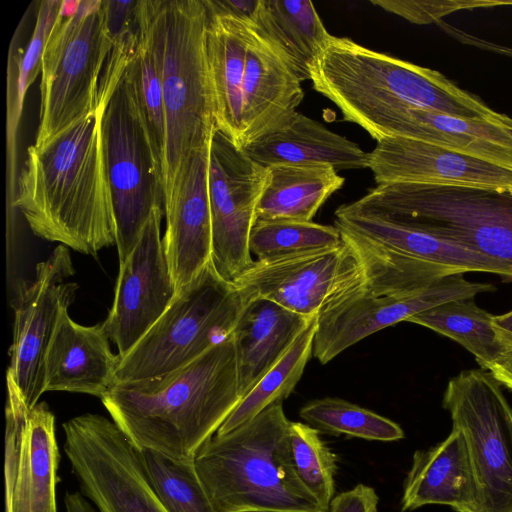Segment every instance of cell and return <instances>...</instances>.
Wrapping results in <instances>:
<instances>
[{"mask_svg":"<svg viewBox=\"0 0 512 512\" xmlns=\"http://www.w3.org/2000/svg\"><path fill=\"white\" fill-rule=\"evenodd\" d=\"M334 225L346 254L316 316L312 356L323 365L384 328L445 302L496 289Z\"/></svg>","mask_w":512,"mask_h":512,"instance_id":"obj_1","label":"cell"},{"mask_svg":"<svg viewBox=\"0 0 512 512\" xmlns=\"http://www.w3.org/2000/svg\"><path fill=\"white\" fill-rule=\"evenodd\" d=\"M101 116L102 108L29 146L11 201L36 236L93 257L116 245Z\"/></svg>","mask_w":512,"mask_h":512,"instance_id":"obj_2","label":"cell"},{"mask_svg":"<svg viewBox=\"0 0 512 512\" xmlns=\"http://www.w3.org/2000/svg\"><path fill=\"white\" fill-rule=\"evenodd\" d=\"M241 399L231 336L172 372L114 384L101 402L140 450L194 459Z\"/></svg>","mask_w":512,"mask_h":512,"instance_id":"obj_3","label":"cell"},{"mask_svg":"<svg viewBox=\"0 0 512 512\" xmlns=\"http://www.w3.org/2000/svg\"><path fill=\"white\" fill-rule=\"evenodd\" d=\"M138 15L162 85L166 201L188 158L209 143L216 129L206 56L207 9L204 0H139Z\"/></svg>","mask_w":512,"mask_h":512,"instance_id":"obj_4","label":"cell"},{"mask_svg":"<svg viewBox=\"0 0 512 512\" xmlns=\"http://www.w3.org/2000/svg\"><path fill=\"white\" fill-rule=\"evenodd\" d=\"M318 93L332 101L345 121L361 126L397 106L469 119H501L474 94L442 73L364 47L350 38L331 37L310 69Z\"/></svg>","mask_w":512,"mask_h":512,"instance_id":"obj_5","label":"cell"},{"mask_svg":"<svg viewBox=\"0 0 512 512\" xmlns=\"http://www.w3.org/2000/svg\"><path fill=\"white\" fill-rule=\"evenodd\" d=\"M289 424L276 403L200 447L195 467L217 512H326L294 469Z\"/></svg>","mask_w":512,"mask_h":512,"instance_id":"obj_6","label":"cell"},{"mask_svg":"<svg viewBox=\"0 0 512 512\" xmlns=\"http://www.w3.org/2000/svg\"><path fill=\"white\" fill-rule=\"evenodd\" d=\"M484 256L512 281V193L414 183L379 184L351 203Z\"/></svg>","mask_w":512,"mask_h":512,"instance_id":"obj_7","label":"cell"},{"mask_svg":"<svg viewBox=\"0 0 512 512\" xmlns=\"http://www.w3.org/2000/svg\"><path fill=\"white\" fill-rule=\"evenodd\" d=\"M248 303L210 262L123 357L115 384L157 377L192 362L233 335Z\"/></svg>","mask_w":512,"mask_h":512,"instance_id":"obj_8","label":"cell"},{"mask_svg":"<svg viewBox=\"0 0 512 512\" xmlns=\"http://www.w3.org/2000/svg\"><path fill=\"white\" fill-rule=\"evenodd\" d=\"M111 50L103 0H81L70 18L58 14L42 54L34 144H43L102 108V83Z\"/></svg>","mask_w":512,"mask_h":512,"instance_id":"obj_9","label":"cell"},{"mask_svg":"<svg viewBox=\"0 0 512 512\" xmlns=\"http://www.w3.org/2000/svg\"><path fill=\"white\" fill-rule=\"evenodd\" d=\"M101 135L120 263L151 213L165 211L162 157L125 72L102 107Z\"/></svg>","mask_w":512,"mask_h":512,"instance_id":"obj_10","label":"cell"},{"mask_svg":"<svg viewBox=\"0 0 512 512\" xmlns=\"http://www.w3.org/2000/svg\"><path fill=\"white\" fill-rule=\"evenodd\" d=\"M501 386L487 370H465L443 396L467 445L481 512H512V407Z\"/></svg>","mask_w":512,"mask_h":512,"instance_id":"obj_11","label":"cell"},{"mask_svg":"<svg viewBox=\"0 0 512 512\" xmlns=\"http://www.w3.org/2000/svg\"><path fill=\"white\" fill-rule=\"evenodd\" d=\"M64 451L81 493L98 512H168L146 474L140 449L102 415L63 424Z\"/></svg>","mask_w":512,"mask_h":512,"instance_id":"obj_12","label":"cell"},{"mask_svg":"<svg viewBox=\"0 0 512 512\" xmlns=\"http://www.w3.org/2000/svg\"><path fill=\"white\" fill-rule=\"evenodd\" d=\"M69 248L58 245L22 282L13 299L14 325L7 369V402L27 411L44 393V360L59 312L69 307L78 285Z\"/></svg>","mask_w":512,"mask_h":512,"instance_id":"obj_13","label":"cell"},{"mask_svg":"<svg viewBox=\"0 0 512 512\" xmlns=\"http://www.w3.org/2000/svg\"><path fill=\"white\" fill-rule=\"evenodd\" d=\"M267 177V167L252 160L220 130H214L209 141L211 263L230 282L254 261L249 238Z\"/></svg>","mask_w":512,"mask_h":512,"instance_id":"obj_14","label":"cell"},{"mask_svg":"<svg viewBox=\"0 0 512 512\" xmlns=\"http://www.w3.org/2000/svg\"><path fill=\"white\" fill-rule=\"evenodd\" d=\"M164 215L163 209L151 213L136 245L119 263L113 304L102 323L119 357L147 333L177 293L161 237Z\"/></svg>","mask_w":512,"mask_h":512,"instance_id":"obj_15","label":"cell"},{"mask_svg":"<svg viewBox=\"0 0 512 512\" xmlns=\"http://www.w3.org/2000/svg\"><path fill=\"white\" fill-rule=\"evenodd\" d=\"M5 512H57L60 452L46 402L30 411L6 402Z\"/></svg>","mask_w":512,"mask_h":512,"instance_id":"obj_16","label":"cell"},{"mask_svg":"<svg viewBox=\"0 0 512 512\" xmlns=\"http://www.w3.org/2000/svg\"><path fill=\"white\" fill-rule=\"evenodd\" d=\"M377 185L414 183L512 193V168L468 152L400 136L384 137L368 153Z\"/></svg>","mask_w":512,"mask_h":512,"instance_id":"obj_17","label":"cell"},{"mask_svg":"<svg viewBox=\"0 0 512 512\" xmlns=\"http://www.w3.org/2000/svg\"><path fill=\"white\" fill-rule=\"evenodd\" d=\"M165 217L163 244L178 292L211 262L209 143L188 158L165 201Z\"/></svg>","mask_w":512,"mask_h":512,"instance_id":"obj_18","label":"cell"},{"mask_svg":"<svg viewBox=\"0 0 512 512\" xmlns=\"http://www.w3.org/2000/svg\"><path fill=\"white\" fill-rule=\"evenodd\" d=\"M346 247L290 254L253 263L233 283L248 301L266 299L307 318L317 316L333 289Z\"/></svg>","mask_w":512,"mask_h":512,"instance_id":"obj_19","label":"cell"},{"mask_svg":"<svg viewBox=\"0 0 512 512\" xmlns=\"http://www.w3.org/2000/svg\"><path fill=\"white\" fill-rule=\"evenodd\" d=\"M304 91L279 49L254 25L242 89L241 148L289 120Z\"/></svg>","mask_w":512,"mask_h":512,"instance_id":"obj_20","label":"cell"},{"mask_svg":"<svg viewBox=\"0 0 512 512\" xmlns=\"http://www.w3.org/2000/svg\"><path fill=\"white\" fill-rule=\"evenodd\" d=\"M101 324L76 323L63 307L44 360V392L67 391L102 398L115 384L119 357Z\"/></svg>","mask_w":512,"mask_h":512,"instance_id":"obj_21","label":"cell"},{"mask_svg":"<svg viewBox=\"0 0 512 512\" xmlns=\"http://www.w3.org/2000/svg\"><path fill=\"white\" fill-rule=\"evenodd\" d=\"M445 505L457 512H481L480 497L464 437L452 428L442 442L417 450L403 486L401 510Z\"/></svg>","mask_w":512,"mask_h":512,"instance_id":"obj_22","label":"cell"},{"mask_svg":"<svg viewBox=\"0 0 512 512\" xmlns=\"http://www.w3.org/2000/svg\"><path fill=\"white\" fill-rule=\"evenodd\" d=\"M207 9L206 56L216 128L241 148L242 89L248 42L254 23L214 8Z\"/></svg>","mask_w":512,"mask_h":512,"instance_id":"obj_23","label":"cell"},{"mask_svg":"<svg viewBox=\"0 0 512 512\" xmlns=\"http://www.w3.org/2000/svg\"><path fill=\"white\" fill-rule=\"evenodd\" d=\"M242 149L264 167L316 163L337 171L368 168V153L358 144L297 111L283 125Z\"/></svg>","mask_w":512,"mask_h":512,"instance_id":"obj_24","label":"cell"},{"mask_svg":"<svg viewBox=\"0 0 512 512\" xmlns=\"http://www.w3.org/2000/svg\"><path fill=\"white\" fill-rule=\"evenodd\" d=\"M311 319L266 299L248 301L232 335L242 398L280 360Z\"/></svg>","mask_w":512,"mask_h":512,"instance_id":"obj_25","label":"cell"},{"mask_svg":"<svg viewBox=\"0 0 512 512\" xmlns=\"http://www.w3.org/2000/svg\"><path fill=\"white\" fill-rule=\"evenodd\" d=\"M368 238L418 259L436 264L452 274L486 272L510 281L506 271L490 259L445 243L399 220L349 204L338 207L335 222Z\"/></svg>","mask_w":512,"mask_h":512,"instance_id":"obj_26","label":"cell"},{"mask_svg":"<svg viewBox=\"0 0 512 512\" xmlns=\"http://www.w3.org/2000/svg\"><path fill=\"white\" fill-rule=\"evenodd\" d=\"M267 169L256 221H312L319 208L345 181L328 164H280Z\"/></svg>","mask_w":512,"mask_h":512,"instance_id":"obj_27","label":"cell"},{"mask_svg":"<svg viewBox=\"0 0 512 512\" xmlns=\"http://www.w3.org/2000/svg\"><path fill=\"white\" fill-rule=\"evenodd\" d=\"M255 25L301 82L310 80L312 65L332 37L310 0H262Z\"/></svg>","mask_w":512,"mask_h":512,"instance_id":"obj_28","label":"cell"},{"mask_svg":"<svg viewBox=\"0 0 512 512\" xmlns=\"http://www.w3.org/2000/svg\"><path fill=\"white\" fill-rule=\"evenodd\" d=\"M492 318L473 298H463L428 309L406 322L424 326L459 343L474 356L481 369L487 370L502 351Z\"/></svg>","mask_w":512,"mask_h":512,"instance_id":"obj_29","label":"cell"},{"mask_svg":"<svg viewBox=\"0 0 512 512\" xmlns=\"http://www.w3.org/2000/svg\"><path fill=\"white\" fill-rule=\"evenodd\" d=\"M315 331L316 317L311 319L280 360L241 399L216 434H225L239 427L290 396L312 356Z\"/></svg>","mask_w":512,"mask_h":512,"instance_id":"obj_30","label":"cell"},{"mask_svg":"<svg viewBox=\"0 0 512 512\" xmlns=\"http://www.w3.org/2000/svg\"><path fill=\"white\" fill-rule=\"evenodd\" d=\"M140 452L152 488L168 512H217L194 459H176L151 449Z\"/></svg>","mask_w":512,"mask_h":512,"instance_id":"obj_31","label":"cell"},{"mask_svg":"<svg viewBox=\"0 0 512 512\" xmlns=\"http://www.w3.org/2000/svg\"><path fill=\"white\" fill-rule=\"evenodd\" d=\"M299 416L319 432L392 442L404 438L403 429L394 421L349 401L324 397L301 407Z\"/></svg>","mask_w":512,"mask_h":512,"instance_id":"obj_32","label":"cell"},{"mask_svg":"<svg viewBox=\"0 0 512 512\" xmlns=\"http://www.w3.org/2000/svg\"><path fill=\"white\" fill-rule=\"evenodd\" d=\"M341 244V234L335 225L313 221H256L249 238L250 252L257 261L334 248Z\"/></svg>","mask_w":512,"mask_h":512,"instance_id":"obj_33","label":"cell"},{"mask_svg":"<svg viewBox=\"0 0 512 512\" xmlns=\"http://www.w3.org/2000/svg\"><path fill=\"white\" fill-rule=\"evenodd\" d=\"M289 442L298 477L327 512L335 494L337 455L307 423L290 421Z\"/></svg>","mask_w":512,"mask_h":512,"instance_id":"obj_34","label":"cell"},{"mask_svg":"<svg viewBox=\"0 0 512 512\" xmlns=\"http://www.w3.org/2000/svg\"><path fill=\"white\" fill-rule=\"evenodd\" d=\"M61 3L62 0H43L40 3L31 40L16 63L14 87L8 88L7 140L10 146L17 130L26 92L41 72L44 47L58 17Z\"/></svg>","mask_w":512,"mask_h":512,"instance_id":"obj_35","label":"cell"},{"mask_svg":"<svg viewBox=\"0 0 512 512\" xmlns=\"http://www.w3.org/2000/svg\"><path fill=\"white\" fill-rule=\"evenodd\" d=\"M125 74L162 157L166 142V118L162 85L155 59L141 32V41L129 60ZM163 169V168H162Z\"/></svg>","mask_w":512,"mask_h":512,"instance_id":"obj_36","label":"cell"},{"mask_svg":"<svg viewBox=\"0 0 512 512\" xmlns=\"http://www.w3.org/2000/svg\"><path fill=\"white\" fill-rule=\"evenodd\" d=\"M378 503L375 489L360 483L334 496L327 512H377Z\"/></svg>","mask_w":512,"mask_h":512,"instance_id":"obj_37","label":"cell"},{"mask_svg":"<svg viewBox=\"0 0 512 512\" xmlns=\"http://www.w3.org/2000/svg\"><path fill=\"white\" fill-rule=\"evenodd\" d=\"M211 5L222 12L256 23L262 0H209Z\"/></svg>","mask_w":512,"mask_h":512,"instance_id":"obj_38","label":"cell"},{"mask_svg":"<svg viewBox=\"0 0 512 512\" xmlns=\"http://www.w3.org/2000/svg\"><path fill=\"white\" fill-rule=\"evenodd\" d=\"M493 377L506 388L512 390V348L502 350L487 368Z\"/></svg>","mask_w":512,"mask_h":512,"instance_id":"obj_39","label":"cell"},{"mask_svg":"<svg viewBox=\"0 0 512 512\" xmlns=\"http://www.w3.org/2000/svg\"><path fill=\"white\" fill-rule=\"evenodd\" d=\"M492 326L501 349L512 348V310L502 315H493Z\"/></svg>","mask_w":512,"mask_h":512,"instance_id":"obj_40","label":"cell"},{"mask_svg":"<svg viewBox=\"0 0 512 512\" xmlns=\"http://www.w3.org/2000/svg\"><path fill=\"white\" fill-rule=\"evenodd\" d=\"M66 512H97L80 492H67L64 497Z\"/></svg>","mask_w":512,"mask_h":512,"instance_id":"obj_41","label":"cell"}]
</instances>
